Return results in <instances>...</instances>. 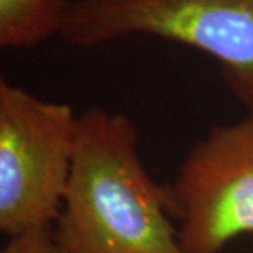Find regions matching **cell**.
I'll return each mask as SVG.
<instances>
[{
    "mask_svg": "<svg viewBox=\"0 0 253 253\" xmlns=\"http://www.w3.org/2000/svg\"><path fill=\"white\" fill-rule=\"evenodd\" d=\"M166 191L184 253H220L237 237L253 234V110L212 126Z\"/></svg>",
    "mask_w": 253,
    "mask_h": 253,
    "instance_id": "obj_4",
    "label": "cell"
},
{
    "mask_svg": "<svg viewBox=\"0 0 253 253\" xmlns=\"http://www.w3.org/2000/svg\"><path fill=\"white\" fill-rule=\"evenodd\" d=\"M79 117L0 81V230L8 237L58 220L68 189Z\"/></svg>",
    "mask_w": 253,
    "mask_h": 253,
    "instance_id": "obj_3",
    "label": "cell"
},
{
    "mask_svg": "<svg viewBox=\"0 0 253 253\" xmlns=\"http://www.w3.org/2000/svg\"><path fill=\"white\" fill-rule=\"evenodd\" d=\"M166 186L138 155V135L124 114L90 107L78 138L56 237L68 253H184L171 222Z\"/></svg>",
    "mask_w": 253,
    "mask_h": 253,
    "instance_id": "obj_1",
    "label": "cell"
},
{
    "mask_svg": "<svg viewBox=\"0 0 253 253\" xmlns=\"http://www.w3.org/2000/svg\"><path fill=\"white\" fill-rule=\"evenodd\" d=\"M131 35L209 54L235 97L253 110V0H73L59 32L76 46Z\"/></svg>",
    "mask_w": 253,
    "mask_h": 253,
    "instance_id": "obj_2",
    "label": "cell"
},
{
    "mask_svg": "<svg viewBox=\"0 0 253 253\" xmlns=\"http://www.w3.org/2000/svg\"><path fill=\"white\" fill-rule=\"evenodd\" d=\"M0 253H68L59 244L51 225L38 227L18 235L8 237L5 249Z\"/></svg>",
    "mask_w": 253,
    "mask_h": 253,
    "instance_id": "obj_6",
    "label": "cell"
},
{
    "mask_svg": "<svg viewBox=\"0 0 253 253\" xmlns=\"http://www.w3.org/2000/svg\"><path fill=\"white\" fill-rule=\"evenodd\" d=\"M73 0H0V46L32 48L59 35Z\"/></svg>",
    "mask_w": 253,
    "mask_h": 253,
    "instance_id": "obj_5",
    "label": "cell"
}]
</instances>
